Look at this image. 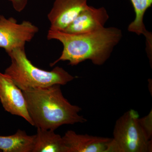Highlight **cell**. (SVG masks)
Returning a JSON list of instances; mask_svg holds the SVG:
<instances>
[{
	"instance_id": "1",
	"label": "cell",
	"mask_w": 152,
	"mask_h": 152,
	"mask_svg": "<svg viewBox=\"0 0 152 152\" xmlns=\"http://www.w3.org/2000/svg\"><path fill=\"white\" fill-rule=\"evenodd\" d=\"M122 37L121 30L113 27L82 34L50 29L48 39L57 40L63 45L61 56L50 66H53L61 61H68L69 65L77 66L88 60L95 65H102L110 58Z\"/></svg>"
},
{
	"instance_id": "2",
	"label": "cell",
	"mask_w": 152,
	"mask_h": 152,
	"mask_svg": "<svg viewBox=\"0 0 152 152\" xmlns=\"http://www.w3.org/2000/svg\"><path fill=\"white\" fill-rule=\"evenodd\" d=\"M61 85L22 91L34 126L55 131L64 125L84 123L82 109L64 96Z\"/></svg>"
},
{
	"instance_id": "3",
	"label": "cell",
	"mask_w": 152,
	"mask_h": 152,
	"mask_svg": "<svg viewBox=\"0 0 152 152\" xmlns=\"http://www.w3.org/2000/svg\"><path fill=\"white\" fill-rule=\"evenodd\" d=\"M11 64L5 70L22 91L43 88L54 85H65L75 77L63 68L56 66L52 71L37 67L28 59L25 48L14 49L8 54Z\"/></svg>"
},
{
	"instance_id": "4",
	"label": "cell",
	"mask_w": 152,
	"mask_h": 152,
	"mask_svg": "<svg viewBox=\"0 0 152 152\" xmlns=\"http://www.w3.org/2000/svg\"><path fill=\"white\" fill-rule=\"evenodd\" d=\"M139 119L137 112L130 110L117 120L107 152L152 151V140L147 138Z\"/></svg>"
},
{
	"instance_id": "5",
	"label": "cell",
	"mask_w": 152,
	"mask_h": 152,
	"mask_svg": "<svg viewBox=\"0 0 152 152\" xmlns=\"http://www.w3.org/2000/svg\"><path fill=\"white\" fill-rule=\"evenodd\" d=\"M39 30L28 21L18 23L13 18L7 19L0 15V48L8 54L14 49L25 48L26 43L31 42Z\"/></svg>"
},
{
	"instance_id": "6",
	"label": "cell",
	"mask_w": 152,
	"mask_h": 152,
	"mask_svg": "<svg viewBox=\"0 0 152 152\" xmlns=\"http://www.w3.org/2000/svg\"><path fill=\"white\" fill-rule=\"evenodd\" d=\"M0 101L6 111L22 117L34 126L23 91L10 77L0 72Z\"/></svg>"
},
{
	"instance_id": "7",
	"label": "cell",
	"mask_w": 152,
	"mask_h": 152,
	"mask_svg": "<svg viewBox=\"0 0 152 152\" xmlns=\"http://www.w3.org/2000/svg\"><path fill=\"white\" fill-rule=\"evenodd\" d=\"M88 0H55L48 15L50 29L63 31L87 6Z\"/></svg>"
},
{
	"instance_id": "8",
	"label": "cell",
	"mask_w": 152,
	"mask_h": 152,
	"mask_svg": "<svg viewBox=\"0 0 152 152\" xmlns=\"http://www.w3.org/2000/svg\"><path fill=\"white\" fill-rule=\"evenodd\" d=\"M109 19L104 7L96 8L88 5L67 27L61 31L72 34L91 32L104 27Z\"/></svg>"
},
{
	"instance_id": "9",
	"label": "cell",
	"mask_w": 152,
	"mask_h": 152,
	"mask_svg": "<svg viewBox=\"0 0 152 152\" xmlns=\"http://www.w3.org/2000/svg\"><path fill=\"white\" fill-rule=\"evenodd\" d=\"M65 152H107L112 138L79 134L69 130L62 137Z\"/></svg>"
},
{
	"instance_id": "10",
	"label": "cell",
	"mask_w": 152,
	"mask_h": 152,
	"mask_svg": "<svg viewBox=\"0 0 152 152\" xmlns=\"http://www.w3.org/2000/svg\"><path fill=\"white\" fill-rule=\"evenodd\" d=\"M135 13V18L129 25L128 30L130 32L135 33L138 35H143L146 40L147 52L149 58H151L152 35L148 31L143 22L144 15L147 10L152 5V0H130Z\"/></svg>"
},
{
	"instance_id": "11",
	"label": "cell",
	"mask_w": 152,
	"mask_h": 152,
	"mask_svg": "<svg viewBox=\"0 0 152 152\" xmlns=\"http://www.w3.org/2000/svg\"><path fill=\"white\" fill-rule=\"evenodd\" d=\"M35 135H28L18 129L13 135L0 136V151L4 152H32Z\"/></svg>"
},
{
	"instance_id": "12",
	"label": "cell",
	"mask_w": 152,
	"mask_h": 152,
	"mask_svg": "<svg viewBox=\"0 0 152 152\" xmlns=\"http://www.w3.org/2000/svg\"><path fill=\"white\" fill-rule=\"evenodd\" d=\"M32 152H65L62 137L55 131L38 128Z\"/></svg>"
},
{
	"instance_id": "13",
	"label": "cell",
	"mask_w": 152,
	"mask_h": 152,
	"mask_svg": "<svg viewBox=\"0 0 152 152\" xmlns=\"http://www.w3.org/2000/svg\"><path fill=\"white\" fill-rule=\"evenodd\" d=\"M139 123L141 126L149 140H152V110L146 116L139 118Z\"/></svg>"
},
{
	"instance_id": "14",
	"label": "cell",
	"mask_w": 152,
	"mask_h": 152,
	"mask_svg": "<svg viewBox=\"0 0 152 152\" xmlns=\"http://www.w3.org/2000/svg\"><path fill=\"white\" fill-rule=\"evenodd\" d=\"M12 2L14 9L17 12H20L26 8L28 0H8Z\"/></svg>"
},
{
	"instance_id": "15",
	"label": "cell",
	"mask_w": 152,
	"mask_h": 152,
	"mask_svg": "<svg viewBox=\"0 0 152 152\" xmlns=\"http://www.w3.org/2000/svg\"><path fill=\"white\" fill-rule=\"evenodd\" d=\"M0 152H1V151H0Z\"/></svg>"
}]
</instances>
